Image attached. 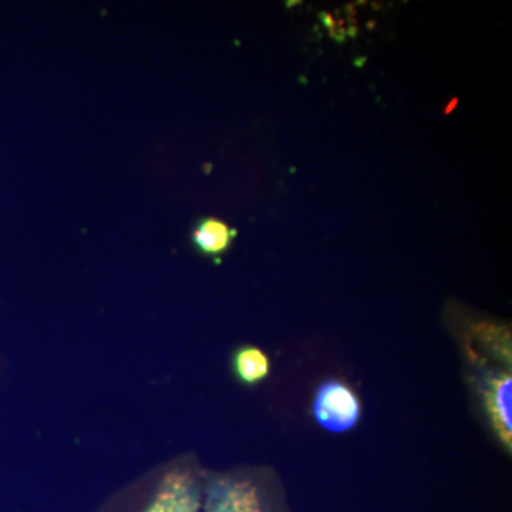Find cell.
Masks as SVG:
<instances>
[{
    "mask_svg": "<svg viewBox=\"0 0 512 512\" xmlns=\"http://www.w3.org/2000/svg\"><path fill=\"white\" fill-rule=\"evenodd\" d=\"M313 414L323 429L343 433L355 427L359 421L360 402L345 383L329 380L316 392Z\"/></svg>",
    "mask_w": 512,
    "mask_h": 512,
    "instance_id": "6da1fadb",
    "label": "cell"
},
{
    "mask_svg": "<svg viewBox=\"0 0 512 512\" xmlns=\"http://www.w3.org/2000/svg\"><path fill=\"white\" fill-rule=\"evenodd\" d=\"M204 512H264L254 484L237 478L212 481Z\"/></svg>",
    "mask_w": 512,
    "mask_h": 512,
    "instance_id": "7a4b0ae2",
    "label": "cell"
},
{
    "mask_svg": "<svg viewBox=\"0 0 512 512\" xmlns=\"http://www.w3.org/2000/svg\"><path fill=\"white\" fill-rule=\"evenodd\" d=\"M200 487L190 473L174 471L164 478L144 512H200Z\"/></svg>",
    "mask_w": 512,
    "mask_h": 512,
    "instance_id": "3957f363",
    "label": "cell"
},
{
    "mask_svg": "<svg viewBox=\"0 0 512 512\" xmlns=\"http://www.w3.org/2000/svg\"><path fill=\"white\" fill-rule=\"evenodd\" d=\"M511 397V373H495L485 380L484 402L488 417H490L498 439L501 440L508 453H511L512 450Z\"/></svg>",
    "mask_w": 512,
    "mask_h": 512,
    "instance_id": "277c9868",
    "label": "cell"
},
{
    "mask_svg": "<svg viewBox=\"0 0 512 512\" xmlns=\"http://www.w3.org/2000/svg\"><path fill=\"white\" fill-rule=\"evenodd\" d=\"M234 235V231H231L227 224L210 218L202 221L195 229L194 242L202 254L220 255L227 251Z\"/></svg>",
    "mask_w": 512,
    "mask_h": 512,
    "instance_id": "5b68a950",
    "label": "cell"
},
{
    "mask_svg": "<svg viewBox=\"0 0 512 512\" xmlns=\"http://www.w3.org/2000/svg\"><path fill=\"white\" fill-rule=\"evenodd\" d=\"M234 369L242 383L256 384L268 377L271 363L261 349L242 348L235 353Z\"/></svg>",
    "mask_w": 512,
    "mask_h": 512,
    "instance_id": "8992f818",
    "label": "cell"
}]
</instances>
